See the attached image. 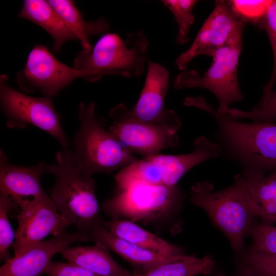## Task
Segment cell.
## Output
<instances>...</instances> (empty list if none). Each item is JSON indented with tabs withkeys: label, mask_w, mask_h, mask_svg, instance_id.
Here are the masks:
<instances>
[{
	"label": "cell",
	"mask_w": 276,
	"mask_h": 276,
	"mask_svg": "<svg viewBox=\"0 0 276 276\" xmlns=\"http://www.w3.org/2000/svg\"><path fill=\"white\" fill-rule=\"evenodd\" d=\"M169 85L168 71L148 60L145 83L136 104L131 108L123 103L117 105L110 110L109 117L112 121L131 120L181 126L176 113L165 107Z\"/></svg>",
	"instance_id": "30bf717a"
},
{
	"label": "cell",
	"mask_w": 276,
	"mask_h": 276,
	"mask_svg": "<svg viewBox=\"0 0 276 276\" xmlns=\"http://www.w3.org/2000/svg\"><path fill=\"white\" fill-rule=\"evenodd\" d=\"M256 25L266 31L273 52L272 73L268 82L263 88V93H266L273 89L276 82V1H273L264 16Z\"/></svg>",
	"instance_id": "4316f807"
},
{
	"label": "cell",
	"mask_w": 276,
	"mask_h": 276,
	"mask_svg": "<svg viewBox=\"0 0 276 276\" xmlns=\"http://www.w3.org/2000/svg\"><path fill=\"white\" fill-rule=\"evenodd\" d=\"M90 246H68L60 254L69 262L100 276H127L130 272L118 264L104 244L95 242Z\"/></svg>",
	"instance_id": "d6986e66"
},
{
	"label": "cell",
	"mask_w": 276,
	"mask_h": 276,
	"mask_svg": "<svg viewBox=\"0 0 276 276\" xmlns=\"http://www.w3.org/2000/svg\"><path fill=\"white\" fill-rule=\"evenodd\" d=\"M242 175L249 192L260 208L262 223L273 225L276 223V171L266 174L245 171Z\"/></svg>",
	"instance_id": "7402d4cb"
},
{
	"label": "cell",
	"mask_w": 276,
	"mask_h": 276,
	"mask_svg": "<svg viewBox=\"0 0 276 276\" xmlns=\"http://www.w3.org/2000/svg\"><path fill=\"white\" fill-rule=\"evenodd\" d=\"M242 33L236 34L216 51L212 57L211 65L202 75L195 70L183 71L175 78L174 87L177 89L195 87L207 89L218 101L217 111L227 114L231 103L243 99L237 74Z\"/></svg>",
	"instance_id": "52a82bcc"
},
{
	"label": "cell",
	"mask_w": 276,
	"mask_h": 276,
	"mask_svg": "<svg viewBox=\"0 0 276 276\" xmlns=\"http://www.w3.org/2000/svg\"><path fill=\"white\" fill-rule=\"evenodd\" d=\"M217 276H223V275H218Z\"/></svg>",
	"instance_id": "d6a6232c"
},
{
	"label": "cell",
	"mask_w": 276,
	"mask_h": 276,
	"mask_svg": "<svg viewBox=\"0 0 276 276\" xmlns=\"http://www.w3.org/2000/svg\"><path fill=\"white\" fill-rule=\"evenodd\" d=\"M195 0H163L162 2L173 14L178 26L176 42L184 44L189 41V33L193 24L195 15L193 13Z\"/></svg>",
	"instance_id": "d4e9b609"
},
{
	"label": "cell",
	"mask_w": 276,
	"mask_h": 276,
	"mask_svg": "<svg viewBox=\"0 0 276 276\" xmlns=\"http://www.w3.org/2000/svg\"><path fill=\"white\" fill-rule=\"evenodd\" d=\"M47 276H100L72 263L53 262L47 268Z\"/></svg>",
	"instance_id": "4dcf8cb0"
},
{
	"label": "cell",
	"mask_w": 276,
	"mask_h": 276,
	"mask_svg": "<svg viewBox=\"0 0 276 276\" xmlns=\"http://www.w3.org/2000/svg\"><path fill=\"white\" fill-rule=\"evenodd\" d=\"M272 2L271 0L228 1L233 10L243 22L250 21L256 25L264 16Z\"/></svg>",
	"instance_id": "f1b7e54d"
},
{
	"label": "cell",
	"mask_w": 276,
	"mask_h": 276,
	"mask_svg": "<svg viewBox=\"0 0 276 276\" xmlns=\"http://www.w3.org/2000/svg\"><path fill=\"white\" fill-rule=\"evenodd\" d=\"M87 73L58 60L45 46L36 44L30 52L24 69L16 78L20 89L27 93L39 91L53 97L78 78Z\"/></svg>",
	"instance_id": "8fae6325"
},
{
	"label": "cell",
	"mask_w": 276,
	"mask_h": 276,
	"mask_svg": "<svg viewBox=\"0 0 276 276\" xmlns=\"http://www.w3.org/2000/svg\"><path fill=\"white\" fill-rule=\"evenodd\" d=\"M89 237L95 242L105 245L143 272L165 262L166 257L121 239L110 233L103 225L95 228Z\"/></svg>",
	"instance_id": "ac0fdd59"
},
{
	"label": "cell",
	"mask_w": 276,
	"mask_h": 276,
	"mask_svg": "<svg viewBox=\"0 0 276 276\" xmlns=\"http://www.w3.org/2000/svg\"><path fill=\"white\" fill-rule=\"evenodd\" d=\"M185 104L214 118L225 145L245 171L264 174L276 171L275 123L240 122L218 112L202 97H189Z\"/></svg>",
	"instance_id": "6da1fadb"
},
{
	"label": "cell",
	"mask_w": 276,
	"mask_h": 276,
	"mask_svg": "<svg viewBox=\"0 0 276 276\" xmlns=\"http://www.w3.org/2000/svg\"><path fill=\"white\" fill-rule=\"evenodd\" d=\"M90 240L88 236L77 231L65 232L41 241L22 255L5 262L0 268V276H41L56 254L72 244Z\"/></svg>",
	"instance_id": "9a60e30c"
},
{
	"label": "cell",
	"mask_w": 276,
	"mask_h": 276,
	"mask_svg": "<svg viewBox=\"0 0 276 276\" xmlns=\"http://www.w3.org/2000/svg\"><path fill=\"white\" fill-rule=\"evenodd\" d=\"M0 101L8 127L36 126L55 139L62 150L69 149L68 141L51 97H33L18 91L9 86L7 75H1Z\"/></svg>",
	"instance_id": "ba28073f"
},
{
	"label": "cell",
	"mask_w": 276,
	"mask_h": 276,
	"mask_svg": "<svg viewBox=\"0 0 276 276\" xmlns=\"http://www.w3.org/2000/svg\"><path fill=\"white\" fill-rule=\"evenodd\" d=\"M248 233L252 237L251 250L276 256V227L263 223L254 224Z\"/></svg>",
	"instance_id": "83f0119b"
},
{
	"label": "cell",
	"mask_w": 276,
	"mask_h": 276,
	"mask_svg": "<svg viewBox=\"0 0 276 276\" xmlns=\"http://www.w3.org/2000/svg\"><path fill=\"white\" fill-rule=\"evenodd\" d=\"M103 225L113 235L160 255L174 257L183 254L176 245L145 229L132 221L112 218L104 222Z\"/></svg>",
	"instance_id": "ffe728a7"
},
{
	"label": "cell",
	"mask_w": 276,
	"mask_h": 276,
	"mask_svg": "<svg viewBox=\"0 0 276 276\" xmlns=\"http://www.w3.org/2000/svg\"><path fill=\"white\" fill-rule=\"evenodd\" d=\"M55 160L45 168L46 173L55 177L50 197L70 225L89 237L95 228L104 222L100 214L95 180L77 166L70 149L58 151Z\"/></svg>",
	"instance_id": "7a4b0ae2"
},
{
	"label": "cell",
	"mask_w": 276,
	"mask_h": 276,
	"mask_svg": "<svg viewBox=\"0 0 276 276\" xmlns=\"http://www.w3.org/2000/svg\"><path fill=\"white\" fill-rule=\"evenodd\" d=\"M215 265L213 258L207 255L202 258L184 254L174 256L143 272L131 273L127 276H196L208 275Z\"/></svg>",
	"instance_id": "603a6c76"
},
{
	"label": "cell",
	"mask_w": 276,
	"mask_h": 276,
	"mask_svg": "<svg viewBox=\"0 0 276 276\" xmlns=\"http://www.w3.org/2000/svg\"><path fill=\"white\" fill-rule=\"evenodd\" d=\"M148 45L143 31L129 33L124 40L117 34L107 33L90 51L78 53L74 67L85 71V80L89 82L98 81L105 75L139 76L145 71Z\"/></svg>",
	"instance_id": "5b68a950"
},
{
	"label": "cell",
	"mask_w": 276,
	"mask_h": 276,
	"mask_svg": "<svg viewBox=\"0 0 276 276\" xmlns=\"http://www.w3.org/2000/svg\"><path fill=\"white\" fill-rule=\"evenodd\" d=\"M243 21L233 10L228 1H217L190 47L180 54L175 64L181 71L199 55L213 57L219 49L244 30Z\"/></svg>",
	"instance_id": "4fadbf2b"
},
{
	"label": "cell",
	"mask_w": 276,
	"mask_h": 276,
	"mask_svg": "<svg viewBox=\"0 0 276 276\" xmlns=\"http://www.w3.org/2000/svg\"><path fill=\"white\" fill-rule=\"evenodd\" d=\"M48 1L76 34L84 51L89 52L92 49L89 40L90 37L103 35L109 30V24L104 18L93 21H86L73 1Z\"/></svg>",
	"instance_id": "44dd1931"
},
{
	"label": "cell",
	"mask_w": 276,
	"mask_h": 276,
	"mask_svg": "<svg viewBox=\"0 0 276 276\" xmlns=\"http://www.w3.org/2000/svg\"><path fill=\"white\" fill-rule=\"evenodd\" d=\"M192 202L203 210L228 238L233 248L241 249L244 237L259 217L261 210L251 195L242 174L235 176L229 187L215 191L208 181L197 182L191 189Z\"/></svg>",
	"instance_id": "3957f363"
},
{
	"label": "cell",
	"mask_w": 276,
	"mask_h": 276,
	"mask_svg": "<svg viewBox=\"0 0 276 276\" xmlns=\"http://www.w3.org/2000/svg\"><path fill=\"white\" fill-rule=\"evenodd\" d=\"M43 162L29 167L19 166L9 163L5 152L0 151V193L9 196L16 202L19 200L48 196L40 181L45 173Z\"/></svg>",
	"instance_id": "2e32d148"
},
{
	"label": "cell",
	"mask_w": 276,
	"mask_h": 276,
	"mask_svg": "<svg viewBox=\"0 0 276 276\" xmlns=\"http://www.w3.org/2000/svg\"><path fill=\"white\" fill-rule=\"evenodd\" d=\"M14 206L9 196L0 193V259L5 262L11 258L8 249L15 239L16 233L8 219V213Z\"/></svg>",
	"instance_id": "484cf974"
},
{
	"label": "cell",
	"mask_w": 276,
	"mask_h": 276,
	"mask_svg": "<svg viewBox=\"0 0 276 276\" xmlns=\"http://www.w3.org/2000/svg\"><path fill=\"white\" fill-rule=\"evenodd\" d=\"M246 260V265L258 276H276V256L251 249Z\"/></svg>",
	"instance_id": "f546056e"
},
{
	"label": "cell",
	"mask_w": 276,
	"mask_h": 276,
	"mask_svg": "<svg viewBox=\"0 0 276 276\" xmlns=\"http://www.w3.org/2000/svg\"><path fill=\"white\" fill-rule=\"evenodd\" d=\"M80 125L71 150L77 166L92 176L109 173L131 165L138 159L105 128V120L96 114L94 102L79 105Z\"/></svg>",
	"instance_id": "277c9868"
},
{
	"label": "cell",
	"mask_w": 276,
	"mask_h": 276,
	"mask_svg": "<svg viewBox=\"0 0 276 276\" xmlns=\"http://www.w3.org/2000/svg\"><path fill=\"white\" fill-rule=\"evenodd\" d=\"M238 276H258L250 267L247 265L241 266L239 269Z\"/></svg>",
	"instance_id": "1f68e13d"
},
{
	"label": "cell",
	"mask_w": 276,
	"mask_h": 276,
	"mask_svg": "<svg viewBox=\"0 0 276 276\" xmlns=\"http://www.w3.org/2000/svg\"><path fill=\"white\" fill-rule=\"evenodd\" d=\"M226 115L235 119H247L252 122L275 123L276 121V90L263 93L259 102L249 111L230 108Z\"/></svg>",
	"instance_id": "cb8c5ba5"
},
{
	"label": "cell",
	"mask_w": 276,
	"mask_h": 276,
	"mask_svg": "<svg viewBox=\"0 0 276 276\" xmlns=\"http://www.w3.org/2000/svg\"><path fill=\"white\" fill-rule=\"evenodd\" d=\"M113 197L106 200L103 210L112 218L147 220L162 216L178 200L176 186L153 185L141 182L130 183Z\"/></svg>",
	"instance_id": "9c48e42d"
},
{
	"label": "cell",
	"mask_w": 276,
	"mask_h": 276,
	"mask_svg": "<svg viewBox=\"0 0 276 276\" xmlns=\"http://www.w3.org/2000/svg\"><path fill=\"white\" fill-rule=\"evenodd\" d=\"M180 126L135 121H113L109 130L133 154L144 157L178 145Z\"/></svg>",
	"instance_id": "5bb4252c"
},
{
	"label": "cell",
	"mask_w": 276,
	"mask_h": 276,
	"mask_svg": "<svg viewBox=\"0 0 276 276\" xmlns=\"http://www.w3.org/2000/svg\"><path fill=\"white\" fill-rule=\"evenodd\" d=\"M18 16L38 25L54 40L53 50L58 52L67 41L77 36L48 1L25 0Z\"/></svg>",
	"instance_id": "e0dca14e"
},
{
	"label": "cell",
	"mask_w": 276,
	"mask_h": 276,
	"mask_svg": "<svg viewBox=\"0 0 276 276\" xmlns=\"http://www.w3.org/2000/svg\"><path fill=\"white\" fill-rule=\"evenodd\" d=\"M14 203L19 211L14 257L22 255L50 234L56 236L66 232L70 225L50 196L22 199Z\"/></svg>",
	"instance_id": "7c38bea8"
},
{
	"label": "cell",
	"mask_w": 276,
	"mask_h": 276,
	"mask_svg": "<svg viewBox=\"0 0 276 276\" xmlns=\"http://www.w3.org/2000/svg\"><path fill=\"white\" fill-rule=\"evenodd\" d=\"M221 147L204 136L197 138L193 151L177 155L156 154L136 161L120 170L115 176L118 189L134 182L175 186L192 168L220 155Z\"/></svg>",
	"instance_id": "8992f818"
}]
</instances>
